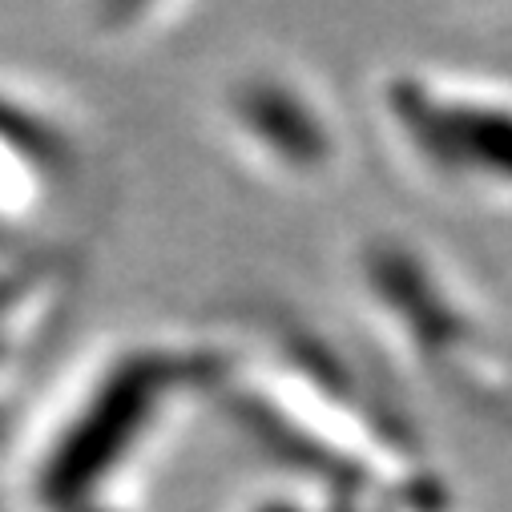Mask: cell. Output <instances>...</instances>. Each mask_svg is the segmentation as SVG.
<instances>
[{"mask_svg": "<svg viewBox=\"0 0 512 512\" xmlns=\"http://www.w3.org/2000/svg\"><path fill=\"white\" fill-rule=\"evenodd\" d=\"M85 134L45 85L0 69V250L41 242L37 226L81 178Z\"/></svg>", "mask_w": 512, "mask_h": 512, "instance_id": "8992f818", "label": "cell"}, {"mask_svg": "<svg viewBox=\"0 0 512 512\" xmlns=\"http://www.w3.org/2000/svg\"><path fill=\"white\" fill-rule=\"evenodd\" d=\"M375 117L424 182L484 198L512 190V97L464 77L400 69L375 85Z\"/></svg>", "mask_w": 512, "mask_h": 512, "instance_id": "277c9868", "label": "cell"}, {"mask_svg": "<svg viewBox=\"0 0 512 512\" xmlns=\"http://www.w3.org/2000/svg\"><path fill=\"white\" fill-rule=\"evenodd\" d=\"M222 154L254 182L311 190L343 166V121L319 77L303 65L259 57L222 77L210 101Z\"/></svg>", "mask_w": 512, "mask_h": 512, "instance_id": "3957f363", "label": "cell"}, {"mask_svg": "<svg viewBox=\"0 0 512 512\" xmlns=\"http://www.w3.org/2000/svg\"><path fill=\"white\" fill-rule=\"evenodd\" d=\"M230 335L218 420L263 472L339 488L383 512H448V492L388 388L327 331L259 311Z\"/></svg>", "mask_w": 512, "mask_h": 512, "instance_id": "7a4b0ae2", "label": "cell"}, {"mask_svg": "<svg viewBox=\"0 0 512 512\" xmlns=\"http://www.w3.org/2000/svg\"><path fill=\"white\" fill-rule=\"evenodd\" d=\"M234 512H383V508L359 496H347L339 488H327V484L267 472L250 492L238 496Z\"/></svg>", "mask_w": 512, "mask_h": 512, "instance_id": "52a82bcc", "label": "cell"}, {"mask_svg": "<svg viewBox=\"0 0 512 512\" xmlns=\"http://www.w3.org/2000/svg\"><path fill=\"white\" fill-rule=\"evenodd\" d=\"M226 327L150 323L65 367L9 452L17 512H158L154 488L198 416H218Z\"/></svg>", "mask_w": 512, "mask_h": 512, "instance_id": "6da1fadb", "label": "cell"}, {"mask_svg": "<svg viewBox=\"0 0 512 512\" xmlns=\"http://www.w3.org/2000/svg\"><path fill=\"white\" fill-rule=\"evenodd\" d=\"M85 287V254L41 238L0 250V460L45 396L49 355L61 347Z\"/></svg>", "mask_w": 512, "mask_h": 512, "instance_id": "5b68a950", "label": "cell"}]
</instances>
